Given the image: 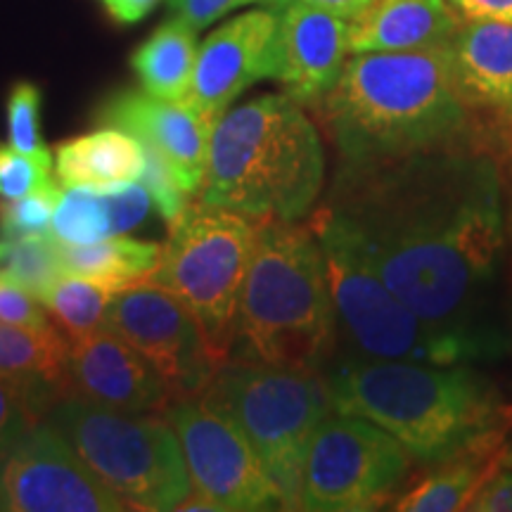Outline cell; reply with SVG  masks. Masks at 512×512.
I'll return each mask as SVG.
<instances>
[{
	"instance_id": "obj_1",
	"label": "cell",
	"mask_w": 512,
	"mask_h": 512,
	"mask_svg": "<svg viewBox=\"0 0 512 512\" xmlns=\"http://www.w3.org/2000/svg\"><path fill=\"white\" fill-rule=\"evenodd\" d=\"M401 302L489 354L484 323L505 245L501 171L463 143L370 164L339 162L323 204Z\"/></svg>"
},
{
	"instance_id": "obj_2",
	"label": "cell",
	"mask_w": 512,
	"mask_h": 512,
	"mask_svg": "<svg viewBox=\"0 0 512 512\" xmlns=\"http://www.w3.org/2000/svg\"><path fill=\"white\" fill-rule=\"evenodd\" d=\"M470 107L448 46L351 55L313 107L342 164H370L456 145Z\"/></svg>"
},
{
	"instance_id": "obj_3",
	"label": "cell",
	"mask_w": 512,
	"mask_h": 512,
	"mask_svg": "<svg viewBox=\"0 0 512 512\" xmlns=\"http://www.w3.org/2000/svg\"><path fill=\"white\" fill-rule=\"evenodd\" d=\"M325 377L335 413L375 422L420 463L437 465L501 437L508 420L498 389L465 363L434 366L347 356Z\"/></svg>"
},
{
	"instance_id": "obj_4",
	"label": "cell",
	"mask_w": 512,
	"mask_h": 512,
	"mask_svg": "<svg viewBox=\"0 0 512 512\" xmlns=\"http://www.w3.org/2000/svg\"><path fill=\"white\" fill-rule=\"evenodd\" d=\"M323 181V143L304 105L287 93H266L216 121L197 200L261 221H299Z\"/></svg>"
},
{
	"instance_id": "obj_5",
	"label": "cell",
	"mask_w": 512,
	"mask_h": 512,
	"mask_svg": "<svg viewBox=\"0 0 512 512\" xmlns=\"http://www.w3.org/2000/svg\"><path fill=\"white\" fill-rule=\"evenodd\" d=\"M238 337L245 356L275 366H325L337 313L318 235L299 221L266 219L240 299Z\"/></svg>"
},
{
	"instance_id": "obj_6",
	"label": "cell",
	"mask_w": 512,
	"mask_h": 512,
	"mask_svg": "<svg viewBox=\"0 0 512 512\" xmlns=\"http://www.w3.org/2000/svg\"><path fill=\"white\" fill-rule=\"evenodd\" d=\"M197 399L245 434L278 486L283 510H299L309 444L320 422L335 413L328 377L245 358L223 363Z\"/></svg>"
},
{
	"instance_id": "obj_7",
	"label": "cell",
	"mask_w": 512,
	"mask_h": 512,
	"mask_svg": "<svg viewBox=\"0 0 512 512\" xmlns=\"http://www.w3.org/2000/svg\"><path fill=\"white\" fill-rule=\"evenodd\" d=\"M309 226L323 249L337 332L349 342V356L434 366L494 356L475 342L437 330L401 302L328 209L320 207Z\"/></svg>"
},
{
	"instance_id": "obj_8",
	"label": "cell",
	"mask_w": 512,
	"mask_h": 512,
	"mask_svg": "<svg viewBox=\"0 0 512 512\" xmlns=\"http://www.w3.org/2000/svg\"><path fill=\"white\" fill-rule=\"evenodd\" d=\"M261 219L204 202H188L174 221L162 264L147 283L181 299L197 318L211 351L230 361L238 339L240 299L259 240Z\"/></svg>"
},
{
	"instance_id": "obj_9",
	"label": "cell",
	"mask_w": 512,
	"mask_h": 512,
	"mask_svg": "<svg viewBox=\"0 0 512 512\" xmlns=\"http://www.w3.org/2000/svg\"><path fill=\"white\" fill-rule=\"evenodd\" d=\"M48 420L128 510H178L190 496L188 465L169 418L119 413L67 396L50 408Z\"/></svg>"
},
{
	"instance_id": "obj_10",
	"label": "cell",
	"mask_w": 512,
	"mask_h": 512,
	"mask_svg": "<svg viewBox=\"0 0 512 512\" xmlns=\"http://www.w3.org/2000/svg\"><path fill=\"white\" fill-rule=\"evenodd\" d=\"M411 453L375 422L330 413L313 434L302 472L299 510L368 512L382 508L411 472Z\"/></svg>"
},
{
	"instance_id": "obj_11",
	"label": "cell",
	"mask_w": 512,
	"mask_h": 512,
	"mask_svg": "<svg viewBox=\"0 0 512 512\" xmlns=\"http://www.w3.org/2000/svg\"><path fill=\"white\" fill-rule=\"evenodd\" d=\"M164 415L181 441L195 494L209 498L219 512L283 510L278 486L233 422L197 396L174 399Z\"/></svg>"
},
{
	"instance_id": "obj_12",
	"label": "cell",
	"mask_w": 512,
	"mask_h": 512,
	"mask_svg": "<svg viewBox=\"0 0 512 512\" xmlns=\"http://www.w3.org/2000/svg\"><path fill=\"white\" fill-rule=\"evenodd\" d=\"M107 330L138 349L174 399L200 396L223 363L181 299L157 285H138L112 299Z\"/></svg>"
},
{
	"instance_id": "obj_13",
	"label": "cell",
	"mask_w": 512,
	"mask_h": 512,
	"mask_svg": "<svg viewBox=\"0 0 512 512\" xmlns=\"http://www.w3.org/2000/svg\"><path fill=\"white\" fill-rule=\"evenodd\" d=\"M0 510L124 512L128 505L86 465L53 420H41L0 463Z\"/></svg>"
},
{
	"instance_id": "obj_14",
	"label": "cell",
	"mask_w": 512,
	"mask_h": 512,
	"mask_svg": "<svg viewBox=\"0 0 512 512\" xmlns=\"http://www.w3.org/2000/svg\"><path fill=\"white\" fill-rule=\"evenodd\" d=\"M280 12L249 10L221 24L197 53L183 102L214 128L233 100L259 79H278Z\"/></svg>"
},
{
	"instance_id": "obj_15",
	"label": "cell",
	"mask_w": 512,
	"mask_h": 512,
	"mask_svg": "<svg viewBox=\"0 0 512 512\" xmlns=\"http://www.w3.org/2000/svg\"><path fill=\"white\" fill-rule=\"evenodd\" d=\"M69 396L119 413L164 411L174 396L150 361L112 330L72 339Z\"/></svg>"
},
{
	"instance_id": "obj_16",
	"label": "cell",
	"mask_w": 512,
	"mask_h": 512,
	"mask_svg": "<svg viewBox=\"0 0 512 512\" xmlns=\"http://www.w3.org/2000/svg\"><path fill=\"white\" fill-rule=\"evenodd\" d=\"M98 121L121 128L157 150L185 192L200 190L214 128L183 100H164L147 91H121L102 102Z\"/></svg>"
},
{
	"instance_id": "obj_17",
	"label": "cell",
	"mask_w": 512,
	"mask_h": 512,
	"mask_svg": "<svg viewBox=\"0 0 512 512\" xmlns=\"http://www.w3.org/2000/svg\"><path fill=\"white\" fill-rule=\"evenodd\" d=\"M278 81L304 107H316L344 72L349 50V19L306 3L280 8Z\"/></svg>"
},
{
	"instance_id": "obj_18",
	"label": "cell",
	"mask_w": 512,
	"mask_h": 512,
	"mask_svg": "<svg viewBox=\"0 0 512 512\" xmlns=\"http://www.w3.org/2000/svg\"><path fill=\"white\" fill-rule=\"evenodd\" d=\"M463 17L448 0H375L349 22V50L403 53L451 46Z\"/></svg>"
},
{
	"instance_id": "obj_19",
	"label": "cell",
	"mask_w": 512,
	"mask_h": 512,
	"mask_svg": "<svg viewBox=\"0 0 512 512\" xmlns=\"http://www.w3.org/2000/svg\"><path fill=\"white\" fill-rule=\"evenodd\" d=\"M448 50L467 107L512 114V24L463 22Z\"/></svg>"
},
{
	"instance_id": "obj_20",
	"label": "cell",
	"mask_w": 512,
	"mask_h": 512,
	"mask_svg": "<svg viewBox=\"0 0 512 512\" xmlns=\"http://www.w3.org/2000/svg\"><path fill=\"white\" fill-rule=\"evenodd\" d=\"M55 169L64 188L117 192L145 171V147L121 128L105 126L55 147Z\"/></svg>"
},
{
	"instance_id": "obj_21",
	"label": "cell",
	"mask_w": 512,
	"mask_h": 512,
	"mask_svg": "<svg viewBox=\"0 0 512 512\" xmlns=\"http://www.w3.org/2000/svg\"><path fill=\"white\" fill-rule=\"evenodd\" d=\"M503 460L501 437L467 448L458 456L441 460L437 467L396 498L399 512H451L470 510V503L491 477L498 475Z\"/></svg>"
},
{
	"instance_id": "obj_22",
	"label": "cell",
	"mask_w": 512,
	"mask_h": 512,
	"mask_svg": "<svg viewBox=\"0 0 512 512\" xmlns=\"http://www.w3.org/2000/svg\"><path fill=\"white\" fill-rule=\"evenodd\" d=\"M162 256L164 245L119 235L93 245H60L64 273L91 280L114 294L145 285L162 264Z\"/></svg>"
},
{
	"instance_id": "obj_23",
	"label": "cell",
	"mask_w": 512,
	"mask_h": 512,
	"mask_svg": "<svg viewBox=\"0 0 512 512\" xmlns=\"http://www.w3.org/2000/svg\"><path fill=\"white\" fill-rule=\"evenodd\" d=\"M69 339L55 325L24 328L0 320V375L38 384L57 401L67 399Z\"/></svg>"
},
{
	"instance_id": "obj_24",
	"label": "cell",
	"mask_w": 512,
	"mask_h": 512,
	"mask_svg": "<svg viewBox=\"0 0 512 512\" xmlns=\"http://www.w3.org/2000/svg\"><path fill=\"white\" fill-rule=\"evenodd\" d=\"M197 29L169 19L131 55V67L143 91L164 100H183L197 64Z\"/></svg>"
},
{
	"instance_id": "obj_25",
	"label": "cell",
	"mask_w": 512,
	"mask_h": 512,
	"mask_svg": "<svg viewBox=\"0 0 512 512\" xmlns=\"http://www.w3.org/2000/svg\"><path fill=\"white\" fill-rule=\"evenodd\" d=\"M114 292L91 283L86 278L64 273L46 294L43 306L55 318L69 339L88 337L93 332L107 330Z\"/></svg>"
},
{
	"instance_id": "obj_26",
	"label": "cell",
	"mask_w": 512,
	"mask_h": 512,
	"mask_svg": "<svg viewBox=\"0 0 512 512\" xmlns=\"http://www.w3.org/2000/svg\"><path fill=\"white\" fill-rule=\"evenodd\" d=\"M50 235L60 245H93L114 238V219L107 192L69 188L57 204Z\"/></svg>"
},
{
	"instance_id": "obj_27",
	"label": "cell",
	"mask_w": 512,
	"mask_h": 512,
	"mask_svg": "<svg viewBox=\"0 0 512 512\" xmlns=\"http://www.w3.org/2000/svg\"><path fill=\"white\" fill-rule=\"evenodd\" d=\"M57 399L38 384L0 375V463L50 413Z\"/></svg>"
},
{
	"instance_id": "obj_28",
	"label": "cell",
	"mask_w": 512,
	"mask_h": 512,
	"mask_svg": "<svg viewBox=\"0 0 512 512\" xmlns=\"http://www.w3.org/2000/svg\"><path fill=\"white\" fill-rule=\"evenodd\" d=\"M8 271L24 290L34 294L43 304L46 294L64 275L60 259V242L53 235H34V238L10 240V252L5 256Z\"/></svg>"
},
{
	"instance_id": "obj_29",
	"label": "cell",
	"mask_w": 512,
	"mask_h": 512,
	"mask_svg": "<svg viewBox=\"0 0 512 512\" xmlns=\"http://www.w3.org/2000/svg\"><path fill=\"white\" fill-rule=\"evenodd\" d=\"M62 200V190L50 185L46 190L31 192L17 200L0 197V233L5 240L34 238V235H50L55 209Z\"/></svg>"
},
{
	"instance_id": "obj_30",
	"label": "cell",
	"mask_w": 512,
	"mask_h": 512,
	"mask_svg": "<svg viewBox=\"0 0 512 512\" xmlns=\"http://www.w3.org/2000/svg\"><path fill=\"white\" fill-rule=\"evenodd\" d=\"M50 185H55L50 150L29 155V152L17 150L15 145L0 143V197L3 200L27 197Z\"/></svg>"
},
{
	"instance_id": "obj_31",
	"label": "cell",
	"mask_w": 512,
	"mask_h": 512,
	"mask_svg": "<svg viewBox=\"0 0 512 512\" xmlns=\"http://www.w3.org/2000/svg\"><path fill=\"white\" fill-rule=\"evenodd\" d=\"M41 105L43 93L36 83L19 81L10 88L8 105H5L8 138L10 145H15L17 150L22 152H29V155L48 150V147L43 145L41 133Z\"/></svg>"
},
{
	"instance_id": "obj_32",
	"label": "cell",
	"mask_w": 512,
	"mask_h": 512,
	"mask_svg": "<svg viewBox=\"0 0 512 512\" xmlns=\"http://www.w3.org/2000/svg\"><path fill=\"white\" fill-rule=\"evenodd\" d=\"M145 147V171H143V185L150 190L152 202L159 211V216L169 223L174 221L181 211L188 207V195L176 181L174 171L166 164V159L159 155L152 147Z\"/></svg>"
},
{
	"instance_id": "obj_33",
	"label": "cell",
	"mask_w": 512,
	"mask_h": 512,
	"mask_svg": "<svg viewBox=\"0 0 512 512\" xmlns=\"http://www.w3.org/2000/svg\"><path fill=\"white\" fill-rule=\"evenodd\" d=\"M0 320L24 328H48L53 325L34 294L24 290L8 271H0Z\"/></svg>"
},
{
	"instance_id": "obj_34",
	"label": "cell",
	"mask_w": 512,
	"mask_h": 512,
	"mask_svg": "<svg viewBox=\"0 0 512 512\" xmlns=\"http://www.w3.org/2000/svg\"><path fill=\"white\" fill-rule=\"evenodd\" d=\"M112 207V219H114V233L124 235L128 230L140 226L147 219L152 209V195L145 185L131 183L126 188L117 192H107Z\"/></svg>"
},
{
	"instance_id": "obj_35",
	"label": "cell",
	"mask_w": 512,
	"mask_h": 512,
	"mask_svg": "<svg viewBox=\"0 0 512 512\" xmlns=\"http://www.w3.org/2000/svg\"><path fill=\"white\" fill-rule=\"evenodd\" d=\"M249 3H256V0H169V8L174 17L188 22L192 29L202 31L216 19L228 15L230 10H238Z\"/></svg>"
},
{
	"instance_id": "obj_36",
	"label": "cell",
	"mask_w": 512,
	"mask_h": 512,
	"mask_svg": "<svg viewBox=\"0 0 512 512\" xmlns=\"http://www.w3.org/2000/svg\"><path fill=\"white\" fill-rule=\"evenodd\" d=\"M475 512H512V470L498 472L470 503Z\"/></svg>"
},
{
	"instance_id": "obj_37",
	"label": "cell",
	"mask_w": 512,
	"mask_h": 512,
	"mask_svg": "<svg viewBox=\"0 0 512 512\" xmlns=\"http://www.w3.org/2000/svg\"><path fill=\"white\" fill-rule=\"evenodd\" d=\"M463 22L512 24V0H448Z\"/></svg>"
},
{
	"instance_id": "obj_38",
	"label": "cell",
	"mask_w": 512,
	"mask_h": 512,
	"mask_svg": "<svg viewBox=\"0 0 512 512\" xmlns=\"http://www.w3.org/2000/svg\"><path fill=\"white\" fill-rule=\"evenodd\" d=\"M107 15L119 24H136L157 8L159 0H102Z\"/></svg>"
},
{
	"instance_id": "obj_39",
	"label": "cell",
	"mask_w": 512,
	"mask_h": 512,
	"mask_svg": "<svg viewBox=\"0 0 512 512\" xmlns=\"http://www.w3.org/2000/svg\"><path fill=\"white\" fill-rule=\"evenodd\" d=\"M290 3H306V5H313V8H320V10H328L332 15L337 17H344V19H354L361 15L363 10H368L370 5L375 3V0H287V5Z\"/></svg>"
},
{
	"instance_id": "obj_40",
	"label": "cell",
	"mask_w": 512,
	"mask_h": 512,
	"mask_svg": "<svg viewBox=\"0 0 512 512\" xmlns=\"http://www.w3.org/2000/svg\"><path fill=\"white\" fill-rule=\"evenodd\" d=\"M256 3H266L268 8H273V10H280V8H285V5H287V0H256Z\"/></svg>"
},
{
	"instance_id": "obj_41",
	"label": "cell",
	"mask_w": 512,
	"mask_h": 512,
	"mask_svg": "<svg viewBox=\"0 0 512 512\" xmlns=\"http://www.w3.org/2000/svg\"><path fill=\"white\" fill-rule=\"evenodd\" d=\"M8 252H10V242L8 240L0 242V261H3L5 256H8Z\"/></svg>"
},
{
	"instance_id": "obj_42",
	"label": "cell",
	"mask_w": 512,
	"mask_h": 512,
	"mask_svg": "<svg viewBox=\"0 0 512 512\" xmlns=\"http://www.w3.org/2000/svg\"><path fill=\"white\" fill-rule=\"evenodd\" d=\"M510 226H512V207H510Z\"/></svg>"
}]
</instances>
